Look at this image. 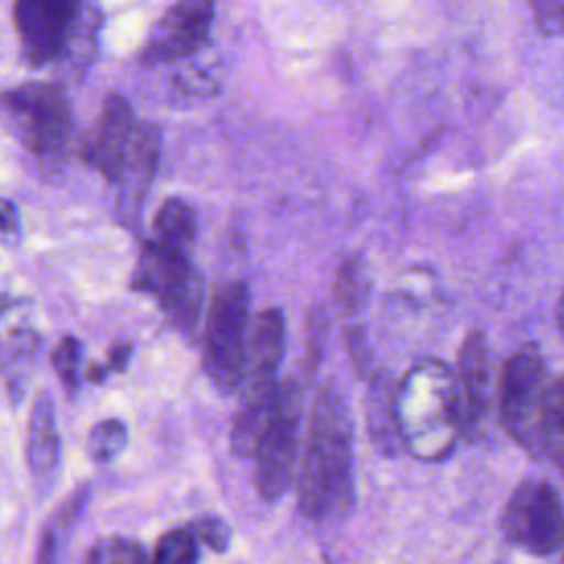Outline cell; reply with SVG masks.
Masks as SVG:
<instances>
[{
  "label": "cell",
  "mask_w": 564,
  "mask_h": 564,
  "mask_svg": "<svg viewBox=\"0 0 564 564\" xmlns=\"http://www.w3.org/2000/svg\"><path fill=\"white\" fill-rule=\"evenodd\" d=\"M152 227L156 242L187 251L196 236V216L183 198L172 196L161 203Z\"/></svg>",
  "instance_id": "cell-18"
},
{
  "label": "cell",
  "mask_w": 564,
  "mask_h": 564,
  "mask_svg": "<svg viewBox=\"0 0 564 564\" xmlns=\"http://www.w3.org/2000/svg\"><path fill=\"white\" fill-rule=\"evenodd\" d=\"M79 7L73 0H20L13 4V24L31 66L66 57Z\"/></svg>",
  "instance_id": "cell-7"
},
{
  "label": "cell",
  "mask_w": 564,
  "mask_h": 564,
  "mask_svg": "<svg viewBox=\"0 0 564 564\" xmlns=\"http://www.w3.org/2000/svg\"><path fill=\"white\" fill-rule=\"evenodd\" d=\"M159 152H161V132L152 123H137L128 156L119 176V216L123 223H137L141 214V205L145 198L148 187L152 185V176L156 172L159 163Z\"/></svg>",
  "instance_id": "cell-14"
},
{
  "label": "cell",
  "mask_w": 564,
  "mask_h": 564,
  "mask_svg": "<svg viewBox=\"0 0 564 564\" xmlns=\"http://www.w3.org/2000/svg\"><path fill=\"white\" fill-rule=\"evenodd\" d=\"M134 128L130 101L119 93H110L101 104L95 126L82 141V159L104 178L119 181Z\"/></svg>",
  "instance_id": "cell-10"
},
{
  "label": "cell",
  "mask_w": 564,
  "mask_h": 564,
  "mask_svg": "<svg viewBox=\"0 0 564 564\" xmlns=\"http://www.w3.org/2000/svg\"><path fill=\"white\" fill-rule=\"evenodd\" d=\"M368 432L383 454L394 456L403 445L399 419H397V399L392 394V386L386 375H375L370 381Z\"/></svg>",
  "instance_id": "cell-16"
},
{
  "label": "cell",
  "mask_w": 564,
  "mask_h": 564,
  "mask_svg": "<svg viewBox=\"0 0 564 564\" xmlns=\"http://www.w3.org/2000/svg\"><path fill=\"white\" fill-rule=\"evenodd\" d=\"M249 289L227 282L216 289L205 322L203 368L209 381L225 394L242 386L247 359Z\"/></svg>",
  "instance_id": "cell-4"
},
{
  "label": "cell",
  "mask_w": 564,
  "mask_h": 564,
  "mask_svg": "<svg viewBox=\"0 0 564 564\" xmlns=\"http://www.w3.org/2000/svg\"><path fill=\"white\" fill-rule=\"evenodd\" d=\"M533 11V20L535 26L542 35H564V0L555 2V0H542V2H533L531 4Z\"/></svg>",
  "instance_id": "cell-25"
},
{
  "label": "cell",
  "mask_w": 564,
  "mask_h": 564,
  "mask_svg": "<svg viewBox=\"0 0 564 564\" xmlns=\"http://www.w3.org/2000/svg\"><path fill=\"white\" fill-rule=\"evenodd\" d=\"M214 9L209 0H181L172 4L150 29L139 57L145 64H165L196 53L207 42Z\"/></svg>",
  "instance_id": "cell-8"
},
{
  "label": "cell",
  "mask_w": 564,
  "mask_h": 564,
  "mask_svg": "<svg viewBox=\"0 0 564 564\" xmlns=\"http://www.w3.org/2000/svg\"><path fill=\"white\" fill-rule=\"evenodd\" d=\"M370 278L366 264L359 258H348L337 273L335 282V304L344 317H355L368 302Z\"/></svg>",
  "instance_id": "cell-19"
},
{
  "label": "cell",
  "mask_w": 564,
  "mask_h": 564,
  "mask_svg": "<svg viewBox=\"0 0 564 564\" xmlns=\"http://www.w3.org/2000/svg\"><path fill=\"white\" fill-rule=\"evenodd\" d=\"M286 326L280 308L269 306L253 317L247 337V359L242 377V401H273L280 392L275 381L284 357Z\"/></svg>",
  "instance_id": "cell-9"
},
{
  "label": "cell",
  "mask_w": 564,
  "mask_h": 564,
  "mask_svg": "<svg viewBox=\"0 0 564 564\" xmlns=\"http://www.w3.org/2000/svg\"><path fill=\"white\" fill-rule=\"evenodd\" d=\"M9 306V302L4 300V297H0V315H2V311Z\"/></svg>",
  "instance_id": "cell-30"
},
{
  "label": "cell",
  "mask_w": 564,
  "mask_h": 564,
  "mask_svg": "<svg viewBox=\"0 0 564 564\" xmlns=\"http://www.w3.org/2000/svg\"><path fill=\"white\" fill-rule=\"evenodd\" d=\"M302 419V388L295 379L280 386L273 412L256 445V487L262 500H280L295 476L297 434Z\"/></svg>",
  "instance_id": "cell-5"
},
{
  "label": "cell",
  "mask_w": 564,
  "mask_h": 564,
  "mask_svg": "<svg viewBox=\"0 0 564 564\" xmlns=\"http://www.w3.org/2000/svg\"><path fill=\"white\" fill-rule=\"evenodd\" d=\"M86 502H88V485H82L53 511V516L42 527L35 564H57L59 544L70 531V527L79 520Z\"/></svg>",
  "instance_id": "cell-17"
},
{
  "label": "cell",
  "mask_w": 564,
  "mask_h": 564,
  "mask_svg": "<svg viewBox=\"0 0 564 564\" xmlns=\"http://www.w3.org/2000/svg\"><path fill=\"white\" fill-rule=\"evenodd\" d=\"M456 370L458 432L467 438H474L482 427L491 386V364L487 341L480 330H471L465 337L458 352Z\"/></svg>",
  "instance_id": "cell-12"
},
{
  "label": "cell",
  "mask_w": 564,
  "mask_h": 564,
  "mask_svg": "<svg viewBox=\"0 0 564 564\" xmlns=\"http://www.w3.org/2000/svg\"><path fill=\"white\" fill-rule=\"evenodd\" d=\"M544 383L546 370L535 346L527 344L505 359L498 383L500 423L516 443L524 432L531 408Z\"/></svg>",
  "instance_id": "cell-11"
},
{
  "label": "cell",
  "mask_w": 564,
  "mask_h": 564,
  "mask_svg": "<svg viewBox=\"0 0 564 564\" xmlns=\"http://www.w3.org/2000/svg\"><path fill=\"white\" fill-rule=\"evenodd\" d=\"M555 324L564 333V291H562V295L557 300V306H555Z\"/></svg>",
  "instance_id": "cell-29"
},
{
  "label": "cell",
  "mask_w": 564,
  "mask_h": 564,
  "mask_svg": "<svg viewBox=\"0 0 564 564\" xmlns=\"http://www.w3.org/2000/svg\"><path fill=\"white\" fill-rule=\"evenodd\" d=\"M18 229V212L15 205L7 198H0V231L9 234Z\"/></svg>",
  "instance_id": "cell-28"
},
{
  "label": "cell",
  "mask_w": 564,
  "mask_h": 564,
  "mask_svg": "<svg viewBox=\"0 0 564 564\" xmlns=\"http://www.w3.org/2000/svg\"><path fill=\"white\" fill-rule=\"evenodd\" d=\"M130 357H132V346H130L128 341L117 344V346H112V350H110V355H108L106 368H108L110 372H112V370L123 372L126 366H128V361H130Z\"/></svg>",
  "instance_id": "cell-27"
},
{
  "label": "cell",
  "mask_w": 564,
  "mask_h": 564,
  "mask_svg": "<svg viewBox=\"0 0 564 564\" xmlns=\"http://www.w3.org/2000/svg\"><path fill=\"white\" fill-rule=\"evenodd\" d=\"M26 467L40 487H48L57 474L62 458V441L57 432L55 403L48 392H40L31 405L26 425Z\"/></svg>",
  "instance_id": "cell-15"
},
{
  "label": "cell",
  "mask_w": 564,
  "mask_h": 564,
  "mask_svg": "<svg viewBox=\"0 0 564 564\" xmlns=\"http://www.w3.org/2000/svg\"><path fill=\"white\" fill-rule=\"evenodd\" d=\"M128 443V427L119 419H104L90 427L88 434V456L95 463H110L115 460Z\"/></svg>",
  "instance_id": "cell-21"
},
{
  "label": "cell",
  "mask_w": 564,
  "mask_h": 564,
  "mask_svg": "<svg viewBox=\"0 0 564 564\" xmlns=\"http://www.w3.org/2000/svg\"><path fill=\"white\" fill-rule=\"evenodd\" d=\"M79 359H82V344L73 335L62 337L51 355V364H53L59 381L70 392L79 386Z\"/></svg>",
  "instance_id": "cell-23"
},
{
  "label": "cell",
  "mask_w": 564,
  "mask_h": 564,
  "mask_svg": "<svg viewBox=\"0 0 564 564\" xmlns=\"http://www.w3.org/2000/svg\"><path fill=\"white\" fill-rule=\"evenodd\" d=\"M518 443L535 458L564 469V375L542 386Z\"/></svg>",
  "instance_id": "cell-13"
},
{
  "label": "cell",
  "mask_w": 564,
  "mask_h": 564,
  "mask_svg": "<svg viewBox=\"0 0 564 564\" xmlns=\"http://www.w3.org/2000/svg\"><path fill=\"white\" fill-rule=\"evenodd\" d=\"M352 505V421L333 386L315 392L306 445L297 471V509L322 522L344 516Z\"/></svg>",
  "instance_id": "cell-1"
},
{
  "label": "cell",
  "mask_w": 564,
  "mask_h": 564,
  "mask_svg": "<svg viewBox=\"0 0 564 564\" xmlns=\"http://www.w3.org/2000/svg\"><path fill=\"white\" fill-rule=\"evenodd\" d=\"M0 119L37 161L48 167L62 163L70 132V106L62 86L26 82L0 93Z\"/></svg>",
  "instance_id": "cell-2"
},
{
  "label": "cell",
  "mask_w": 564,
  "mask_h": 564,
  "mask_svg": "<svg viewBox=\"0 0 564 564\" xmlns=\"http://www.w3.org/2000/svg\"><path fill=\"white\" fill-rule=\"evenodd\" d=\"M346 346L350 355V364L359 375H366L372 366V352L366 339V333L361 326H348L346 328Z\"/></svg>",
  "instance_id": "cell-26"
},
{
  "label": "cell",
  "mask_w": 564,
  "mask_h": 564,
  "mask_svg": "<svg viewBox=\"0 0 564 564\" xmlns=\"http://www.w3.org/2000/svg\"><path fill=\"white\" fill-rule=\"evenodd\" d=\"M84 564H148V553L137 540L106 535L88 549Z\"/></svg>",
  "instance_id": "cell-20"
},
{
  "label": "cell",
  "mask_w": 564,
  "mask_h": 564,
  "mask_svg": "<svg viewBox=\"0 0 564 564\" xmlns=\"http://www.w3.org/2000/svg\"><path fill=\"white\" fill-rule=\"evenodd\" d=\"M192 533L198 542H203L207 549L216 553H225L231 544V529L229 524L218 516H203L192 522Z\"/></svg>",
  "instance_id": "cell-24"
},
{
  "label": "cell",
  "mask_w": 564,
  "mask_h": 564,
  "mask_svg": "<svg viewBox=\"0 0 564 564\" xmlns=\"http://www.w3.org/2000/svg\"><path fill=\"white\" fill-rule=\"evenodd\" d=\"M152 564H198V540L187 529L165 531L154 546Z\"/></svg>",
  "instance_id": "cell-22"
},
{
  "label": "cell",
  "mask_w": 564,
  "mask_h": 564,
  "mask_svg": "<svg viewBox=\"0 0 564 564\" xmlns=\"http://www.w3.org/2000/svg\"><path fill=\"white\" fill-rule=\"evenodd\" d=\"M130 289L152 293L161 311L178 328H192L200 315L203 278L183 249L145 240L130 278Z\"/></svg>",
  "instance_id": "cell-3"
},
{
  "label": "cell",
  "mask_w": 564,
  "mask_h": 564,
  "mask_svg": "<svg viewBox=\"0 0 564 564\" xmlns=\"http://www.w3.org/2000/svg\"><path fill=\"white\" fill-rule=\"evenodd\" d=\"M509 542L533 555H551L564 535V509L555 487L542 478L522 480L509 496L502 518Z\"/></svg>",
  "instance_id": "cell-6"
}]
</instances>
